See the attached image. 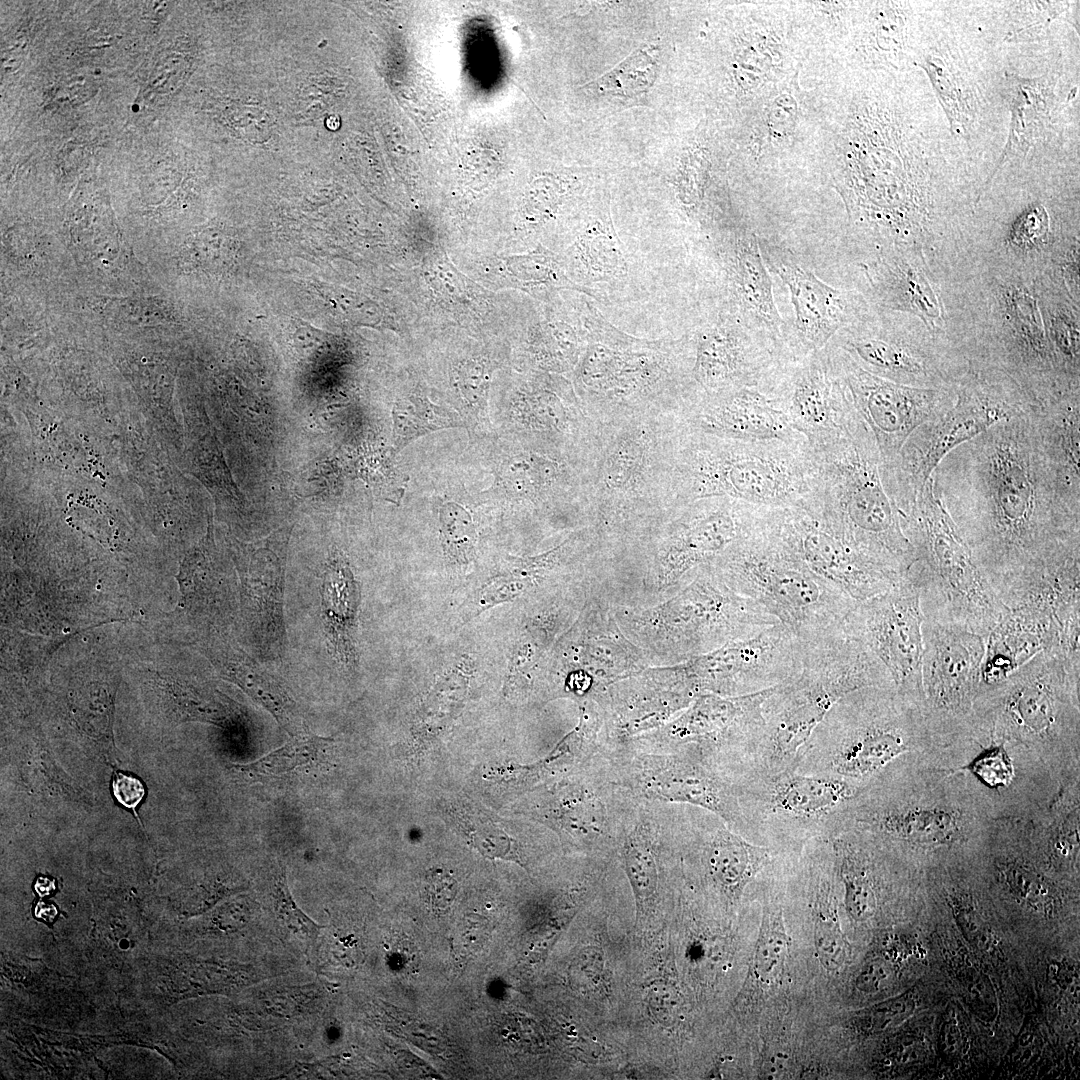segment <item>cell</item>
<instances>
[{"instance_id": "6da1fadb", "label": "cell", "mask_w": 1080, "mask_h": 1080, "mask_svg": "<svg viewBox=\"0 0 1080 1080\" xmlns=\"http://www.w3.org/2000/svg\"><path fill=\"white\" fill-rule=\"evenodd\" d=\"M1029 411L950 451L930 478L1000 601L1080 539V519L1055 496Z\"/></svg>"}, {"instance_id": "7a4b0ae2", "label": "cell", "mask_w": 1080, "mask_h": 1080, "mask_svg": "<svg viewBox=\"0 0 1080 1080\" xmlns=\"http://www.w3.org/2000/svg\"><path fill=\"white\" fill-rule=\"evenodd\" d=\"M812 501L833 530L881 567L905 576L917 561L906 519L890 495L873 435L861 421L836 441L808 447Z\"/></svg>"}, {"instance_id": "3957f363", "label": "cell", "mask_w": 1080, "mask_h": 1080, "mask_svg": "<svg viewBox=\"0 0 1080 1080\" xmlns=\"http://www.w3.org/2000/svg\"><path fill=\"white\" fill-rule=\"evenodd\" d=\"M972 289L975 324L958 337L968 361L1009 376L1036 408L1063 394L1039 308L1034 278L989 264Z\"/></svg>"}, {"instance_id": "277c9868", "label": "cell", "mask_w": 1080, "mask_h": 1080, "mask_svg": "<svg viewBox=\"0 0 1080 1080\" xmlns=\"http://www.w3.org/2000/svg\"><path fill=\"white\" fill-rule=\"evenodd\" d=\"M883 678L874 656L845 634L804 648L801 671L776 686L763 703V730L745 775L794 771L832 705L853 690L881 684Z\"/></svg>"}, {"instance_id": "5b68a950", "label": "cell", "mask_w": 1080, "mask_h": 1080, "mask_svg": "<svg viewBox=\"0 0 1080 1080\" xmlns=\"http://www.w3.org/2000/svg\"><path fill=\"white\" fill-rule=\"evenodd\" d=\"M922 708L894 687L853 690L827 711L794 771L862 785L910 752L925 736Z\"/></svg>"}, {"instance_id": "8992f818", "label": "cell", "mask_w": 1080, "mask_h": 1080, "mask_svg": "<svg viewBox=\"0 0 1080 1080\" xmlns=\"http://www.w3.org/2000/svg\"><path fill=\"white\" fill-rule=\"evenodd\" d=\"M709 565L731 589L762 606L801 644L842 632L847 615L859 603L788 553L766 532L764 519L756 531Z\"/></svg>"}, {"instance_id": "52a82bcc", "label": "cell", "mask_w": 1080, "mask_h": 1080, "mask_svg": "<svg viewBox=\"0 0 1080 1080\" xmlns=\"http://www.w3.org/2000/svg\"><path fill=\"white\" fill-rule=\"evenodd\" d=\"M682 455L679 477L688 501L728 497L790 508L813 495L807 444L744 442L693 432Z\"/></svg>"}, {"instance_id": "ba28073f", "label": "cell", "mask_w": 1080, "mask_h": 1080, "mask_svg": "<svg viewBox=\"0 0 1080 1080\" xmlns=\"http://www.w3.org/2000/svg\"><path fill=\"white\" fill-rule=\"evenodd\" d=\"M905 530L917 556L909 572L921 588L923 615L960 624L987 638L1006 607L935 496L931 479L906 515Z\"/></svg>"}, {"instance_id": "9c48e42d", "label": "cell", "mask_w": 1080, "mask_h": 1080, "mask_svg": "<svg viewBox=\"0 0 1080 1080\" xmlns=\"http://www.w3.org/2000/svg\"><path fill=\"white\" fill-rule=\"evenodd\" d=\"M641 650L666 652L674 664L753 636L779 624L762 606L731 589L711 568L701 567L665 603L620 617Z\"/></svg>"}, {"instance_id": "30bf717a", "label": "cell", "mask_w": 1080, "mask_h": 1080, "mask_svg": "<svg viewBox=\"0 0 1080 1080\" xmlns=\"http://www.w3.org/2000/svg\"><path fill=\"white\" fill-rule=\"evenodd\" d=\"M952 407L923 423L884 471L885 485L906 518L940 461L959 445L996 423L1034 409L1025 392L1006 374L969 365L954 389Z\"/></svg>"}, {"instance_id": "8fae6325", "label": "cell", "mask_w": 1080, "mask_h": 1080, "mask_svg": "<svg viewBox=\"0 0 1080 1080\" xmlns=\"http://www.w3.org/2000/svg\"><path fill=\"white\" fill-rule=\"evenodd\" d=\"M863 788L841 778L796 771L736 780L747 839L757 844L761 839L770 848L831 839L846 828Z\"/></svg>"}, {"instance_id": "7c38bea8", "label": "cell", "mask_w": 1080, "mask_h": 1080, "mask_svg": "<svg viewBox=\"0 0 1080 1080\" xmlns=\"http://www.w3.org/2000/svg\"><path fill=\"white\" fill-rule=\"evenodd\" d=\"M1080 663L1049 650L1035 654L1003 681L982 687L975 723L1003 736L1053 742L1078 731Z\"/></svg>"}, {"instance_id": "4fadbf2b", "label": "cell", "mask_w": 1080, "mask_h": 1080, "mask_svg": "<svg viewBox=\"0 0 1080 1080\" xmlns=\"http://www.w3.org/2000/svg\"><path fill=\"white\" fill-rule=\"evenodd\" d=\"M834 337L860 368L902 385L954 391L970 365L953 340L905 313L868 308Z\"/></svg>"}, {"instance_id": "5bb4252c", "label": "cell", "mask_w": 1080, "mask_h": 1080, "mask_svg": "<svg viewBox=\"0 0 1080 1080\" xmlns=\"http://www.w3.org/2000/svg\"><path fill=\"white\" fill-rule=\"evenodd\" d=\"M604 756L615 783L633 797L709 811L747 839L735 777L701 751L691 747L661 752L623 748Z\"/></svg>"}, {"instance_id": "9a60e30c", "label": "cell", "mask_w": 1080, "mask_h": 1080, "mask_svg": "<svg viewBox=\"0 0 1080 1080\" xmlns=\"http://www.w3.org/2000/svg\"><path fill=\"white\" fill-rule=\"evenodd\" d=\"M774 688L740 696L699 694L670 721L632 739L626 747L654 752L691 747L740 776L758 745L764 725L762 706Z\"/></svg>"}, {"instance_id": "2e32d148", "label": "cell", "mask_w": 1080, "mask_h": 1080, "mask_svg": "<svg viewBox=\"0 0 1080 1080\" xmlns=\"http://www.w3.org/2000/svg\"><path fill=\"white\" fill-rule=\"evenodd\" d=\"M764 527L788 553L857 602L881 594L905 576L876 564L837 534L812 502L767 508Z\"/></svg>"}, {"instance_id": "e0dca14e", "label": "cell", "mask_w": 1080, "mask_h": 1080, "mask_svg": "<svg viewBox=\"0 0 1080 1080\" xmlns=\"http://www.w3.org/2000/svg\"><path fill=\"white\" fill-rule=\"evenodd\" d=\"M921 588L911 574L887 591L859 602L844 629L888 671L896 690L922 708L923 656Z\"/></svg>"}, {"instance_id": "ac0fdd59", "label": "cell", "mask_w": 1080, "mask_h": 1080, "mask_svg": "<svg viewBox=\"0 0 1080 1080\" xmlns=\"http://www.w3.org/2000/svg\"><path fill=\"white\" fill-rule=\"evenodd\" d=\"M922 634V711L928 727H965L981 687L986 637L927 615Z\"/></svg>"}, {"instance_id": "d6986e66", "label": "cell", "mask_w": 1080, "mask_h": 1080, "mask_svg": "<svg viewBox=\"0 0 1080 1080\" xmlns=\"http://www.w3.org/2000/svg\"><path fill=\"white\" fill-rule=\"evenodd\" d=\"M827 349L855 410L874 437L885 471L893 468L919 426L954 404L953 390L894 383L863 370L835 346L828 344Z\"/></svg>"}, {"instance_id": "ffe728a7", "label": "cell", "mask_w": 1080, "mask_h": 1080, "mask_svg": "<svg viewBox=\"0 0 1080 1080\" xmlns=\"http://www.w3.org/2000/svg\"><path fill=\"white\" fill-rule=\"evenodd\" d=\"M699 694L740 696L776 687L802 669L799 640L782 624L681 663Z\"/></svg>"}, {"instance_id": "44dd1931", "label": "cell", "mask_w": 1080, "mask_h": 1080, "mask_svg": "<svg viewBox=\"0 0 1080 1080\" xmlns=\"http://www.w3.org/2000/svg\"><path fill=\"white\" fill-rule=\"evenodd\" d=\"M764 392L808 447L836 441L861 421L827 346L779 368Z\"/></svg>"}, {"instance_id": "7402d4cb", "label": "cell", "mask_w": 1080, "mask_h": 1080, "mask_svg": "<svg viewBox=\"0 0 1080 1080\" xmlns=\"http://www.w3.org/2000/svg\"><path fill=\"white\" fill-rule=\"evenodd\" d=\"M694 502L676 523L660 561L656 584L658 591L666 590L668 596L686 585L701 567L756 531L767 509L728 497Z\"/></svg>"}, {"instance_id": "603a6c76", "label": "cell", "mask_w": 1080, "mask_h": 1080, "mask_svg": "<svg viewBox=\"0 0 1080 1080\" xmlns=\"http://www.w3.org/2000/svg\"><path fill=\"white\" fill-rule=\"evenodd\" d=\"M629 798L599 753L557 786L540 806L541 816L574 846L592 850L617 847Z\"/></svg>"}, {"instance_id": "cb8c5ba5", "label": "cell", "mask_w": 1080, "mask_h": 1080, "mask_svg": "<svg viewBox=\"0 0 1080 1080\" xmlns=\"http://www.w3.org/2000/svg\"><path fill=\"white\" fill-rule=\"evenodd\" d=\"M583 610L561 638L555 664L568 694L598 698L612 684L628 678L647 662L639 647L625 639L598 604Z\"/></svg>"}, {"instance_id": "d4e9b609", "label": "cell", "mask_w": 1080, "mask_h": 1080, "mask_svg": "<svg viewBox=\"0 0 1080 1080\" xmlns=\"http://www.w3.org/2000/svg\"><path fill=\"white\" fill-rule=\"evenodd\" d=\"M759 244L766 266L789 289L795 311L793 347L798 359L824 349L840 330L868 310L861 294L826 284L788 248L766 240Z\"/></svg>"}, {"instance_id": "484cf974", "label": "cell", "mask_w": 1080, "mask_h": 1080, "mask_svg": "<svg viewBox=\"0 0 1080 1080\" xmlns=\"http://www.w3.org/2000/svg\"><path fill=\"white\" fill-rule=\"evenodd\" d=\"M869 298L877 309L918 318L934 334L950 338L947 310L923 249L890 247L863 264Z\"/></svg>"}, {"instance_id": "4316f807", "label": "cell", "mask_w": 1080, "mask_h": 1080, "mask_svg": "<svg viewBox=\"0 0 1080 1080\" xmlns=\"http://www.w3.org/2000/svg\"><path fill=\"white\" fill-rule=\"evenodd\" d=\"M780 366L775 344L721 323L700 334L692 372L705 397L743 387L762 390Z\"/></svg>"}, {"instance_id": "83f0119b", "label": "cell", "mask_w": 1080, "mask_h": 1080, "mask_svg": "<svg viewBox=\"0 0 1080 1080\" xmlns=\"http://www.w3.org/2000/svg\"><path fill=\"white\" fill-rule=\"evenodd\" d=\"M689 422L693 432L728 440L807 444L775 401L756 387L702 397L695 403Z\"/></svg>"}, {"instance_id": "f1b7e54d", "label": "cell", "mask_w": 1080, "mask_h": 1080, "mask_svg": "<svg viewBox=\"0 0 1080 1080\" xmlns=\"http://www.w3.org/2000/svg\"><path fill=\"white\" fill-rule=\"evenodd\" d=\"M1029 414L1055 496L1066 512L1080 518V391Z\"/></svg>"}, {"instance_id": "f546056e", "label": "cell", "mask_w": 1080, "mask_h": 1080, "mask_svg": "<svg viewBox=\"0 0 1080 1080\" xmlns=\"http://www.w3.org/2000/svg\"><path fill=\"white\" fill-rule=\"evenodd\" d=\"M846 828L893 841L913 844H947L962 834L963 820L956 810L922 806L887 799L860 803L851 808Z\"/></svg>"}, {"instance_id": "4dcf8cb0", "label": "cell", "mask_w": 1080, "mask_h": 1080, "mask_svg": "<svg viewBox=\"0 0 1080 1080\" xmlns=\"http://www.w3.org/2000/svg\"><path fill=\"white\" fill-rule=\"evenodd\" d=\"M701 816L691 825L701 842L708 874L729 901L737 902L772 862L774 849L746 839L709 811Z\"/></svg>"}, {"instance_id": "1f68e13d", "label": "cell", "mask_w": 1080, "mask_h": 1080, "mask_svg": "<svg viewBox=\"0 0 1080 1080\" xmlns=\"http://www.w3.org/2000/svg\"><path fill=\"white\" fill-rule=\"evenodd\" d=\"M730 293L739 314L777 345L782 319L760 244L753 233H740L726 248Z\"/></svg>"}, {"instance_id": "d6a6232c", "label": "cell", "mask_w": 1080, "mask_h": 1080, "mask_svg": "<svg viewBox=\"0 0 1080 1080\" xmlns=\"http://www.w3.org/2000/svg\"><path fill=\"white\" fill-rule=\"evenodd\" d=\"M199 650L223 678L267 709L289 734L306 732L298 706L282 684L221 632L201 640Z\"/></svg>"}, {"instance_id": "836d02e7", "label": "cell", "mask_w": 1080, "mask_h": 1080, "mask_svg": "<svg viewBox=\"0 0 1080 1080\" xmlns=\"http://www.w3.org/2000/svg\"><path fill=\"white\" fill-rule=\"evenodd\" d=\"M1046 336L1062 394L1080 391L1079 304L1045 274L1034 278Z\"/></svg>"}, {"instance_id": "e575fe53", "label": "cell", "mask_w": 1080, "mask_h": 1080, "mask_svg": "<svg viewBox=\"0 0 1080 1080\" xmlns=\"http://www.w3.org/2000/svg\"><path fill=\"white\" fill-rule=\"evenodd\" d=\"M322 610L334 655L347 668L356 666L355 636L360 590L348 563L333 556L321 584Z\"/></svg>"}, {"instance_id": "d590c367", "label": "cell", "mask_w": 1080, "mask_h": 1080, "mask_svg": "<svg viewBox=\"0 0 1080 1080\" xmlns=\"http://www.w3.org/2000/svg\"><path fill=\"white\" fill-rule=\"evenodd\" d=\"M1007 79L1012 116L1009 136L987 186L1008 160L1026 156L1051 125L1050 93L1044 79H1025L1014 74H1007Z\"/></svg>"}, {"instance_id": "8d00e7d4", "label": "cell", "mask_w": 1080, "mask_h": 1080, "mask_svg": "<svg viewBox=\"0 0 1080 1080\" xmlns=\"http://www.w3.org/2000/svg\"><path fill=\"white\" fill-rule=\"evenodd\" d=\"M331 742L330 738L304 732L294 736L283 747L242 766L241 771L245 778L255 782L314 770L327 762Z\"/></svg>"}, {"instance_id": "74e56055", "label": "cell", "mask_w": 1080, "mask_h": 1080, "mask_svg": "<svg viewBox=\"0 0 1080 1080\" xmlns=\"http://www.w3.org/2000/svg\"><path fill=\"white\" fill-rule=\"evenodd\" d=\"M565 542L560 546L535 557L514 558L505 561L504 571L493 577L482 587L477 597L478 611L498 603L512 601L533 587L545 573L553 567L562 554ZM477 611V612H478Z\"/></svg>"}, {"instance_id": "f35d334b", "label": "cell", "mask_w": 1080, "mask_h": 1080, "mask_svg": "<svg viewBox=\"0 0 1080 1080\" xmlns=\"http://www.w3.org/2000/svg\"><path fill=\"white\" fill-rule=\"evenodd\" d=\"M392 417L394 455L419 437L462 426L461 418L454 412L417 393L398 400L393 407Z\"/></svg>"}, {"instance_id": "ab89813d", "label": "cell", "mask_w": 1080, "mask_h": 1080, "mask_svg": "<svg viewBox=\"0 0 1080 1080\" xmlns=\"http://www.w3.org/2000/svg\"><path fill=\"white\" fill-rule=\"evenodd\" d=\"M789 942L781 909L775 905L766 907L750 970L756 987L770 990L778 986L784 973Z\"/></svg>"}, {"instance_id": "60d3db41", "label": "cell", "mask_w": 1080, "mask_h": 1080, "mask_svg": "<svg viewBox=\"0 0 1080 1080\" xmlns=\"http://www.w3.org/2000/svg\"><path fill=\"white\" fill-rule=\"evenodd\" d=\"M242 577V594L253 623L265 638L276 643L283 636L281 599L282 570L250 569Z\"/></svg>"}, {"instance_id": "b9f144b4", "label": "cell", "mask_w": 1080, "mask_h": 1080, "mask_svg": "<svg viewBox=\"0 0 1080 1080\" xmlns=\"http://www.w3.org/2000/svg\"><path fill=\"white\" fill-rule=\"evenodd\" d=\"M458 827L469 843L488 859H504L525 866L520 843L495 823L488 813L477 807L464 806L454 810Z\"/></svg>"}, {"instance_id": "7bdbcfd3", "label": "cell", "mask_w": 1080, "mask_h": 1080, "mask_svg": "<svg viewBox=\"0 0 1080 1080\" xmlns=\"http://www.w3.org/2000/svg\"><path fill=\"white\" fill-rule=\"evenodd\" d=\"M555 474L553 462L536 455L521 454L503 462L494 487L509 496H534L551 484Z\"/></svg>"}, {"instance_id": "ee69618b", "label": "cell", "mask_w": 1080, "mask_h": 1080, "mask_svg": "<svg viewBox=\"0 0 1080 1080\" xmlns=\"http://www.w3.org/2000/svg\"><path fill=\"white\" fill-rule=\"evenodd\" d=\"M440 539L446 560L467 566L475 558L477 531L470 513L461 505L446 502L439 509Z\"/></svg>"}, {"instance_id": "f6af8a7d", "label": "cell", "mask_w": 1080, "mask_h": 1080, "mask_svg": "<svg viewBox=\"0 0 1080 1080\" xmlns=\"http://www.w3.org/2000/svg\"><path fill=\"white\" fill-rule=\"evenodd\" d=\"M655 56V49L648 46L636 50L596 82L598 89L622 97L646 91L655 79Z\"/></svg>"}, {"instance_id": "bcb514c9", "label": "cell", "mask_w": 1080, "mask_h": 1080, "mask_svg": "<svg viewBox=\"0 0 1080 1080\" xmlns=\"http://www.w3.org/2000/svg\"><path fill=\"white\" fill-rule=\"evenodd\" d=\"M815 946L818 958L827 970H836L845 959V942L837 923L835 897L830 885L822 883L816 895Z\"/></svg>"}, {"instance_id": "7dc6e473", "label": "cell", "mask_w": 1080, "mask_h": 1080, "mask_svg": "<svg viewBox=\"0 0 1080 1080\" xmlns=\"http://www.w3.org/2000/svg\"><path fill=\"white\" fill-rule=\"evenodd\" d=\"M271 898L275 915L285 929L306 946L315 944L326 926L316 923L297 905L289 890L286 871L282 865L274 873Z\"/></svg>"}, {"instance_id": "c3c4849f", "label": "cell", "mask_w": 1080, "mask_h": 1080, "mask_svg": "<svg viewBox=\"0 0 1080 1080\" xmlns=\"http://www.w3.org/2000/svg\"><path fill=\"white\" fill-rule=\"evenodd\" d=\"M454 386L464 406L478 417L487 406L489 371L485 363L468 360L454 369Z\"/></svg>"}, {"instance_id": "681fc988", "label": "cell", "mask_w": 1080, "mask_h": 1080, "mask_svg": "<svg viewBox=\"0 0 1080 1080\" xmlns=\"http://www.w3.org/2000/svg\"><path fill=\"white\" fill-rule=\"evenodd\" d=\"M1001 877L1010 890L1030 905L1045 906L1052 899L1051 887L1032 870L1017 863L1000 868Z\"/></svg>"}, {"instance_id": "f907efd6", "label": "cell", "mask_w": 1080, "mask_h": 1080, "mask_svg": "<svg viewBox=\"0 0 1080 1080\" xmlns=\"http://www.w3.org/2000/svg\"><path fill=\"white\" fill-rule=\"evenodd\" d=\"M317 995L309 988L283 987L260 994L261 1010L274 1017H294L308 1012L317 1003Z\"/></svg>"}, {"instance_id": "816d5d0a", "label": "cell", "mask_w": 1080, "mask_h": 1080, "mask_svg": "<svg viewBox=\"0 0 1080 1080\" xmlns=\"http://www.w3.org/2000/svg\"><path fill=\"white\" fill-rule=\"evenodd\" d=\"M643 460V450L640 442L627 439L618 443L611 456L607 460L605 469V481L612 488H619L630 482V477L636 475Z\"/></svg>"}, {"instance_id": "f5cc1de1", "label": "cell", "mask_w": 1080, "mask_h": 1080, "mask_svg": "<svg viewBox=\"0 0 1080 1080\" xmlns=\"http://www.w3.org/2000/svg\"><path fill=\"white\" fill-rule=\"evenodd\" d=\"M362 470L368 483L389 495V500H400L405 490L406 478L393 467L391 458L385 452L366 456Z\"/></svg>"}, {"instance_id": "db71d44e", "label": "cell", "mask_w": 1080, "mask_h": 1080, "mask_svg": "<svg viewBox=\"0 0 1080 1080\" xmlns=\"http://www.w3.org/2000/svg\"><path fill=\"white\" fill-rule=\"evenodd\" d=\"M971 765V771L985 781L989 786L1006 784L1012 775V766L1005 753L999 746L986 751Z\"/></svg>"}, {"instance_id": "11a10c76", "label": "cell", "mask_w": 1080, "mask_h": 1080, "mask_svg": "<svg viewBox=\"0 0 1080 1080\" xmlns=\"http://www.w3.org/2000/svg\"><path fill=\"white\" fill-rule=\"evenodd\" d=\"M649 1010L658 1022L672 1025L680 1016L681 1001L678 992L666 984H655L648 989Z\"/></svg>"}, {"instance_id": "9f6ffc18", "label": "cell", "mask_w": 1080, "mask_h": 1080, "mask_svg": "<svg viewBox=\"0 0 1080 1080\" xmlns=\"http://www.w3.org/2000/svg\"><path fill=\"white\" fill-rule=\"evenodd\" d=\"M559 186L552 179H540L533 183L525 198V212L542 217L550 214L559 202Z\"/></svg>"}, {"instance_id": "6f0895ef", "label": "cell", "mask_w": 1080, "mask_h": 1080, "mask_svg": "<svg viewBox=\"0 0 1080 1080\" xmlns=\"http://www.w3.org/2000/svg\"><path fill=\"white\" fill-rule=\"evenodd\" d=\"M498 165L496 152L488 149H475L465 156L463 174L469 182L480 184L494 177Z\"/></svg>"}, {"instance_id": "680465c9", "label": "cell", "mask_w": 1080, "mask_h": 1080, "mask_svg": "<svg viewBox=\"0 0 1080 1080\" xmlns=\"http://www.w3.org/2000/svg\"><path fill=\"white\" fill-rule=\"evenodd\" d=\"M430 905L435 912H445L456 895V881L441 871L431 872L426 879Z\"/></svg>"}, {"instance_id": "91938a15", "label": "cell", "mask_w": 1080, "mask_h": 1080, "mask_svg": "<svg viewBox=\"0 0 1080 1080\" xmlns=\"http://www.w3.org/2000/svg\"><path fill=\"white\" fill-rule=\"evenodd\" d=\"M112 788L118 802L132 810H135L145 794L144 787L138 779L122 773L116 774Z\"/></svg>"}, {"instance_id": "94428289", "label": "cell", "mask_w": 1080, "mask_h": 1080, "mask_svg": "<svg viewBox=\"0 0 1080 1080\" xmlns=\"http://www.w3.org/2000/svg\"><path fill=\"white\" fill-rule=\"evenodd\" d=\"M600 956L594 954L593 950L588 953L583 952V956L578 962L577 975L583 980V983H589L595 980L596 976L600 973Z\"/></svg>"}, {"instance_id": "6125c7cd", "label": "cell", "mask_w": 1080, "mask_h": 1080, "mask_svg": "<svg viewBox=\"0 0 1080 1080\" xmlns=\"http://www.w3.org/2000/svg\"><path fill=\"white\" fill-rule=\"evenodd\" d=\"M56 909L53 905L45 903H39L35 909V915L37 918L42 919L46 923H51L56 916Z\"/></svg>"}, {"instance_id": "be15d7a7", "label": "cell", "mask_w": 1080, "mask_h": 1080, "mask_svg": "<svg viewBox=\"0 0 1080 1080\" xmlns=\"http://www.w3.org/2000/svg\"><path fill=\"white\" fill-rule=\"evenodd\" d=\"M35 888H36V890H37V892L39 894L46 895V894L51 893V891H53L54 885L47 878H39L36 885H35Z\"/></svg>"}]
</instances>
